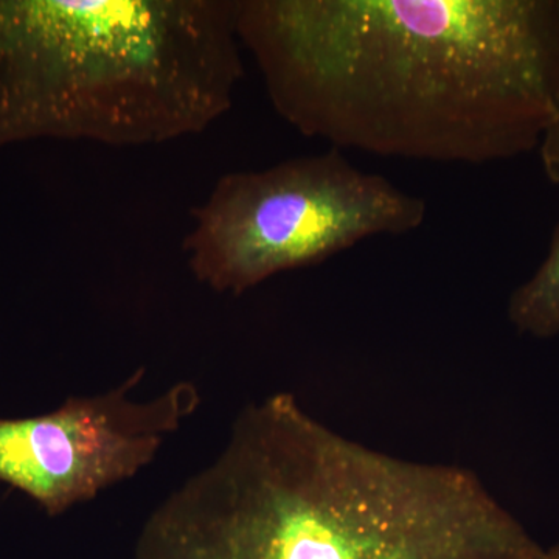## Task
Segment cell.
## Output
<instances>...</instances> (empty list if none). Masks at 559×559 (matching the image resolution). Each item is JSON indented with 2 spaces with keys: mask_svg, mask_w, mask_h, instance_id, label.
<instances>
[{
  "mask_svg": "<svg viewBox=\"0 0 559 559\" xmlns=\"http://www.w3.org/2000/svg\"><path fill=\"white\" fill-rule=\"evenodd\" d=\"M283 120L331 148L484 165L538 150L559 0H238Z\"/></svg>",
  "mask_w": 559,
  "mask_h": 559,
  "instance_id": "cell-1",
  "label": "cell"
},
{
  "mask_svg": "<svg viewBox=\"0 0 559 559\" xmlns=\"http://www.w3.org/2000/svg\"><path fill=\"white\" fill-rule=\"evenodd\" d=\"M473 469L373 450L293 393L249 404L151 513L135 559H543Z\"/></svg>",
  "mask_w": 559,
  "mask_h": 559,
  "instance_id": "cell-2",
  "label": "cell"
},
{
  "mask_svg": "<svg viewBox=\"0 0 559 559\" xmlns=\"http://www.w3.org/2000/svg\"><path fill=\"white\" fill-rule=\"evenodd\" d=\"M238 0H0V151L151 145L234 105Z\"/></svg>",
  "mask_w": 559,
  "mask_h": 559,
  "instance_id": "cell-3",
  "label": "cell"
},
{
  "mask_svg": "<svg viewBox=\"0 0 559 559\" xmlns=\"http://www.w3.org/2000/svg\"><path fill=\"white\" fill-rule=\"evenodd\" d=\"M426 215L423 198L330 148L221 176L191 210L193 227L182 248L198 282L241 296L369 238L411 234Z\"/></svg>",
  "mask_w": 559,
  "mask_h": 559,
  "instance_id": "cell-4",
  "label": "cell"
},
{
  "mask_svg": "<svg viewBox=\"0 0 559 559\" xmlns=\"http://www.w3.org/2000/svg\"><path fill=\"white\" fill-rule=\"evenodd\" d=\"M143 374L98 395L70 396L50 414L0 418V481L57 516L146 468L201 396L193 382L180 381L154 399L132 400Z\"/></svg>",
  "mask_w": 559,
  "mask_h": 559,
  "instance_id": "cell-5",
  "label": "cell"
},
{
  "mask_svg": "<svg viewBox=\"0 0 559 559\" xmlns=\"http://www.w3.org/2000/svg\"><path fill=\"white\" fill-rule=\"evenodd\" d=\"M507 316L514 330L525 336H559V221L546 259L527 282L511 293Z\"/></svg>",
  "mask_w": 559,
  "mask_h": 559,
  "instance_id": "cell-6",
  "label": "cell"
},
{
  "mask_svg": "<svg viewBox=\"0 0 559 559\" xmlns=\"http://www.w3.org/2000/svg\"><path fill=\"white\" fill-rule=\"evenodd\" d=\"M540 165L550 182L559 186V86L557 100H555L554 119H551L546 134L540 140L539 146Z\"/></svg>",
  "mask_w": 559,
  "mask_h": 559,
  "instance_id": "cell-7",
  "label": "cell"
},
{
  "mask_svg": "<svg viewBox=\"0 0 559 559\" xmlns=\"http://www.w3.org/2000/svg\"><path fill=\"white\" fill-rule=\"evenodd\" d=\"M543 559H559V540L557 544L549 547V549H544Z\"/></svg>",
  "mask_w": 559,
  "mask_h": 559,
  "instance_id": "cell-8",
  "label": "cell"
}]
</instances>
